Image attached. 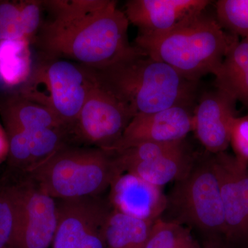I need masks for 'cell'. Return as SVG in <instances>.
<instances>
[{
  "instance_id": "obj_20",
  "label": "cell",
  "mask_w": 248,
  "mask_h": 248,
  "mask_svg": "<svg viewBox=\"0 0 248 248\" xmlns=\"http://www.w3.org/2000/svg\"><path fill=\"white\" fill-rule=\"evenodd\" d=\"M144 248H202L190 232L179 222L159 218L152 226Z\"/></svg>"
},
{
  "instance_id": "obj_23",
  "label": "cell",
  "mask_w": 248,
  "mask_h": 248,
  "mask_svg": "<svg viewBox=\"0 0 248 248\" xmlns=\"http://www.w3.org/2000/svg\"><path fill=\"white\" fill-rule=\"evenodd\" d=\"M217 19L233 35L248 38V0H219L216 3Z\"/></svg>"
},
{
  "instance_id": "obj_8",
  "label": "cell",
  "mask_w": 248,
  "mask_h": 248,
  "mask_svg": "<svg viewBox=\"0 0 248 248\" xmlns=\"http://www.w3.org/2000/svg\"><path fill=\"white\" fill-rule=\"evenodd\" d=\"M17 185L20 212L14 248H48L58 226L57 202L30 179Z\"/></svg>"
},
{
  "instance_id": "obj_10",
  "label": "cell",
  "mask_w": 248,
  "mask_h": 248,
  "mask_svg": "<svg viewBox=\"0 0 248 248\" xmlns=\"http://www.w3.org/2000/svg\"><path fill=\"white\" fill-rule=\"evenodd\" d=\"M193 131V117L190 108L174 107L158 112L135 115L122 138L109 149L116 153L144 142L184 141Z\"/></svg>"
},
{
  "instance_id": "obj_28",
  "label": "cell",
  "mask_w": 248,
  "mask_h": 248,
  "mask_svg": "<svg viewBox=\"0 0 248 248\" xmlns=\"http://www.w3.org/2000/svg\"><path fill=\"white\" fill-rule=\"evenodd\" d=\"M102 224L103 223L89 232L81 239L77 248H104L102 231Z\"/></svg>"
},
{
  "instance_id": "obj_25",
  "label": "cell",
  "mask_w": 248,
  "mask_h": 248,
  "mask_svg": "<svg viewBox=\"0 0 248 248\" xmlns=\"http://www.w3.org/2000/svg\"><path fill=\"white\" fill-rule=\"evenodd\" d=\"M4 122L9 142V164L29 173L32 168V160L27 132L12 122Z\"/></svg>"
},
{
  "instance_id": "obj_13",
  "label": "cell",
  "mask_w": 248,
  "mask_h": 248,
  "mask_svg": "<svg viewBox=\"0 0 248 248\" xmlns=\"http://www.w3.org/2000/svg\"><path fill=\"white\" fill-rule=\"evenodd\" d=\"M113 210L139 219L154 222L168 208V199L161 187L131 173H122L110 186Z\"/></svg>"
},
{
  "instance_id": "obj_19",
  "label": "cell",
  "mask_w": 248,
  "mask_h": 248,
  "mask_svg": "<svg viewBox=\"0 0 248 248\" xmlns=\"http://www.w3.org/2000/svg\"><path fill=\"white\" fill-rule=\"evenodd\" d=\"M17 185L0 187V248H14L19 223Z\"/></svg>"
},
{
  "instance_id": "obj_12",
  "label": "cell",
  "mask_w": 248,
  "mask_h": 248,
  "mask_svg": "<svg viewBox=\"0 0 248 248\" xmlns=\"http://www.w3.org/2000/svg\"><path fill=\"white\" fill-rule=\"evenodd\" d=\"M208 0H129L124 14L139 32H166L205 11Z\"/></svg>"
},
{
  "instance_id": "obj_1",
  "label": "cell",
  "mask_w": 248,
  "mask_h": 248,
  "mask_svg": "<svg viewBox=\"0 0 248 248\" xmlns=\"http://www.w3.org/2000/svg\"><path fill=\"white\" fill-rule=\"evenodd\" d=\"M51 14L35 37L44 58L101 70L131 55L129 23L114 0L42 1Z\"/></svg>"
},
{
  "instance_id": "obj_14",
  "label": "cell",
  "mask_w": 248,
  "mask_h": 248,
  "mask_svg": "<svg viewBox=\"0 0 248 248\" xmlns=\"http://www.w3.org/2000/svg\"><path fill=\"white\" fill-rule=\"evenodd\" d=\"M53 248H77L81 239L104 221L110 210L94 197L60 200Z\"/></svg>"
},
{
  "instance_id": "obj_6",
  "label": "cell",
  "mask_w": 248,
  "mask_h": 248,
  "mask_svg": "<svg viewBox=\"0 0 248 248\" xmlns=\"http://www.w3.org/2000/svg\"><path fill=\"white\" fill-rule=\"evenodd\" d=\"M177 221L211 234L226 233L219 184L211 159L192 166L168 199Z\"/></svg>"
},
{
  "instance_id": "obj_7",
  "label": "cell",
  "mask_w": 248,
  "mask_h": 248,
  "mask_svg": "<svg viewBox=\"0 0 248 248\" xmlns=\"http://www.w3.org/2000/svg\"><path fill=\"white\" fill-rule=\"evenodd\" d=\"M133 118L119 100L98 82L95 77L70 133L76 140L108 151L122 138Z\"/></svg>"
},
{
  "instance_id": "obj_2",
  "label": "cell",
  "mask_w": 248,
  "mask_h": 248,
  "mask_svg": "<svg viewBox=\"0 0 248 248\" xmlns=\"http://www.w3.org/2000/svg\"><path fill=\"white\" fill-rule=\"evenodd\" d=\"M93 71L98 82L133 117L174 107L190 108L198 88V83L186 79L138 47L123 60Z\"/></svg>"
},
{
  "instance_id": "obj_16",
  "label": "cell",
  "mask_w": 248,
  "mask_h": 248,
  "mask_svg": "<svg viewBox=\"0 0 248 248\" xmlns=\"http://www.w3.org/2000/svg\"><path fill=\"white\" fill-rule=\"evenodd\" d=\"M4 122H12L26 131L45 128H69L48 108L29 100L19 93L9 96L0 104Z\"/></svg>"
},
{
  "instance_id": "obj_29",
  "label": "cell",
  "mask_w": 248,
  "mask_h": 248,
  "mask_svg": "<svg viewBox=\"0 0 248 248\" xmlns=\"http://www.w3.org/2000/svg\"><path fill=\"white\" fill-rule=\"evenodd\" d=\"M9 154V142H8L7 135L6 130L0 125V164Z\"/></svg>"
},
{
  "instance_id": "obj_15",
  "label": "cell",
  "mask_w": 248,
  "mask_h": 248,
  "mask_svg": "<svg viewBox=\"0 0 248 248\" xmlns=\"http://www.w3.org/2000/svg\"><path fill=\"white\" fill-rule=\"evenodd\" d=\"M42 8V1H0V42L35 38Z\"/></svg>"
},
{
  "instance_id": "obj_5",
  "label": "cell",
  "mask_w": 248,
  "mask_h": 248,
  "mask_svg": "<svg viewBox=\"0 0 248 248\" xmlns=\"http://www.w3.org/2000/svg\"><path fill=\"white\" fill-rule=\"evenodd\" d=\"M94 81L91 68L43 57L18 93L51 110L71 129Z\"/></svg>"
},
{
  "instance_id": "obj_27",
  "label": "cell",
  "mask_w": 248,
  "mask_h": 248,
  "mask_svg": "<svg viewBox=\"0 0 248 248\" xmlns=\"http://www.w3.org/2000/svg\"><path fill=\"white\" fill-rule=\"evenodd\" d=\"M223 90L231 93L236 100H239L248 107V66Z\"/></svg>"
},
{
  "instance_id": "obj_18",
  "label": "cell",
  "mask_w": 248,
  "mask_h": 248,
  "mask_svg": "<svg viewBox=\"0 0 248 248\" xmlns=\"http://www.w3.org/2000/svg\"><path fill=\"white\" fill-rule=\"evenodd\" d=\"M193 164L183 146L177 151L149 161L130 165L124 171L131 173L143 180L161 187L172 181L185 177Z\"/></svg>"
},
{
  "instance_id": "obj_17",
  "label": "cell",
  "mask_w": 248,
  "mask_h": 248,
  "mask_svg": "<svg viewBox=\"0 0 248 248\" xmlns=\"http://www.w3.org/2000/svg\"><path fill=\"white\" fill-rule=\"evenodd\" d=\"M154 222L110 210L102 227L104 248H144Z\"/></svg>"
},
{
  "instance_id": "obj_22",
  "label": "cell",
  "mask_w": 248,
  "mask_h": 248,
  "mask_svg": "<svg viewBox=\"0 0 248 248\" xmlns=\"http://www.w3.org/2000/svg\"><path fill=\"white\" fill-rule=\"evenodd\" d=\"M184 141L174 142H144L113 153L117 167L124 173L130 165L149 161L169 154L182 148Z\"/></svg>"
},
{
  "instance_id": "obj_11",
  "label": "cell",
  "mask_w": 248,
  "mask_h": 248,
  "mask_svg": "<svg viewBox=\"0 0 248 248\" xmlns=\"http://www.w3.org/2000/svg\"><path fill=\"white\" fill-rule=\"evenodd\" d=\"M236 101L231 93L216 87L204 93L195 107L192 113L193 131L210 153L218 154L229 146Z\"/></svg>"
},
{
  "instance_id": "obj_4",
  "label": "cell",
  "mask_w": 248,
  "mask_h": 248,
  "mask_svg": "<svg viewBox=\"0 0 248 248\" xmlns=\"http://www.w3.org/2000/svg\"><path fill=\"white\" fill-rule=\"evenodd\" d=\"M54 199L95 197L122 174L112 153L101 148L66 146L28 173Z\"/></svg>"
},
{
  "instance_id": "obj_26",
  "label": "cell",
  "mask_w": 248,
  "mask_h": 248,
  "mask_svg": "<svg viewBox=\"0 0 248 248\" xmlns=\"http://www.w3.org/2000/svg\"><path fill=\"white\" fill-rule=\"evenodd\" d=\"M230 143L236 159L248 166V114L233 120L230 132Z\"/></svg>"
},
{
  "instance_id": "obj_21",
  "label": "cell",
  "mask_w": 248,
  "mask_h": 248,
  "mask_svg": "<svg viewBox=\"0 0 248 248\" xmlns=\"http://www.w3.org/2000/svg\"><path fill=\"white\" fill-rule=\"evenodd\" d=\"M26 132L32 160L31 171L68 146L67 142L71 137L68 128H45Z\"/></svg>"
},
{
  "instance_id": "obj_9",
  "label": "cell",
  "mask_w": 248,
  "mask_h": 248,
  "mask_svg": "<svg viewBox=\"0 0 248 248\" xmlns=\"http://www.w3.org/2000/svg\"><path fill=\"white\" fill-rule=\"evenodd\" d=\"M216 172L226 221V238L248 239V169L226 152L211 159Z\"/></svg>"
},
{
  "instance_id": "obj_3",
  "label": "cell",
  "mask_w": 248,
  "mask_h": 248,
  "mask_svg": "<svg viewBox=\"0 0 248 248\" xmlns=\"http://www.w3.org/2000/svg\"><path fill=\"white\" fill-rule=\"evenodd\" d=\"M237 36L224 30L215 16L204 11L161 33L139 32L135 46L151 58L174 68L186 79L199 83L216 76Z\"/></svg>"
},
{
  "instance_id": "obj_24",
  "label": "cell",
  "mask_w": 248,
  "mask_h": 248,
  "mask_svg": "<svg viewBox=\"0 0 248 248\" xmlns=\"http://www.w3.org/2000/svg\"><path fill=\"white\" fill-rule=\"evenodd\" d=\"M248 66V38L238 42L230 50L216 75L217 88L225 89Z\"/></svg>"
},
{
  "instance_id": "obj_30",
  "label": "cell",
  "mask_w": 248,
  "mask_h": 248,
  "mask_svg": "<svg viewBox=\"0 0 248 248\" xmlns=\"http://www.w3.org/2000/svg\"><path fill=\"white\" fill-rule=\"evenodd\" d=\"M204 248H227L224 244L216 239L211 240L208 244L205 245Z\"/></svg>"
}]
</instances>
